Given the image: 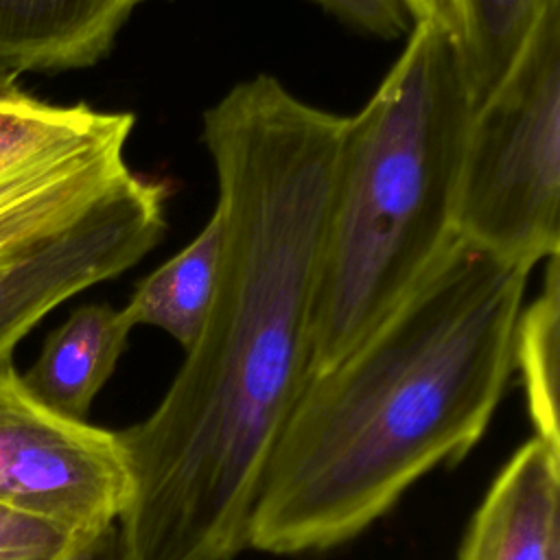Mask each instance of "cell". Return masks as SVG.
Wrapping results in <instances>:
<instances>
[{
	"instance_id": "cell-15",
	"label": "cell",
	"mask_w": 560,
	"mask_h": 560,
	"mask_svg": "<svg viewBox=\"0 0 560 560\" xmlns=\"http://www.w3.org/2000/svg\"><path fill=\"white\" fill-rule=\"evenodd\" d=\"M81 536L88 534L0 503V560H57Z\"/></svg>"
},
{
	"instance_id": "cell-10",
	"label": "cell",
	"mask_w": 560,
	"mask_h": 560,
	"mask_svg": "<svg viewBox=\"0 0 560 560\" xmlns=\"http://www.w3.org/2000/svg\"><path fill=\"white\" fill-rule=\"evenodd\" d=\"M131 326L120 308L83 304L55 328L22 383L48 409L85 420L127 348Z\"/></svg>"
},
{
	"instance_id": "cell-5",
	"label": "cell",
	"mask_w": 560,
	"mask_h": 560,
	"mask_svg": "<svg viewBox=\"0 0 560 560\" xmlns=\"http://www.w3.org/2000/svg\"><path fill=\"white\" fill-rule=\"evenodd\" d=\"M127 490L116 431L48 409L24 387L13 354L0 357V503L94 534L116 525Z\"/></svg>"
},
{
	"instance_id": "cell-3",
	"label": "cell",
	"mask_w": 560,
	"mask_h": 560,
	"mask_svg": "<svg viewBox=\"0 0 560 560\" xmlns=\"http://www.w3.org/2000/svg\"><path fill=\"white\" fill-rule=\"evenodd\" d=\"M472 112L455 35L416 22L372 98L346 122L308 376L359 346L453 238Z\"/></svg>"
},
{
	"instance_id": "cell-6",
	"label": "cell",
	"mask_w": 560,
	"mask_h": 560,
	"mask_svg": "<svg viewBox=\"0 0 560 560\" xmlns=\"http://www.w3.org/2000/svg\"><path fill=\"white\" fill-rule=\"evenodd\" d=\"M164 182L133 173L79 214L0 252V357L44 315L144 258L166 230Z\"/></svg>"
},
{
	"instance_id": "cell-2",
	"label": "cell",
	"mask_w": 560,
	"mask_h": 560,
	"mask_svg": "<svg viewBox=\"0 0 560 560\" xmlns=\"http://www.w3.org/2000/svg\"><path fill=\"white\" fill-rule=\"evenodd\" d=\"M529 271L453 234L402 302L302 385L267 464L247 547L352 540L429 470L466 455L514 372Z\"/></svg>"
},
{
	"instance_id": "cell-11",
	"label": "cell",
	"mask_w": 560,
	"mask_h": 560,
	"mask_svg": "<svg viewBox=\"0 0 560 560\" xmlns=\"http://www.w3.org/2000/svg\"><path fill=\"white\" fill-rule=\"evenodd\" d=\"M221 267V219L214 210L203 230L173 258L142 278L122 315L131 328L155 326L188 350L210 313Z\"/></svg>"
},
{
	"instance_id": "cell-9",
	"label": "cell",
	"mask_w": 560,
	"mask_h": 560,
	"mask_svg": "<svg viewBox=\"0 0 560 560\" xmlns=\"http://www.w3.org/2000/svg\"><path fill=\"white\" fill-rule=\"evenodd\" d=\"M144 2L0 0V70L18 77L94 66Z\"/></svg>"
},
{
	"instance_id": "cell-7",
	"label": "cell",
	"mask_w": 560,
	"mask_h": 560,
	"mask_svg": "<svg viewBox=\"0 0 560 560\" xmlns=\"http://www.w3.org/2000/svg\"><path fill=\"white\" fill-rule=\"evenodd\" d=\"M136 116L122 112L105 131L0 171V252L98 201L136 171L125 144Z\"/></svg>"
},
{
	"instance_id": "cell-14",
	"label": "cell",
	"mask_w": 560,
	"mask_h": 560,
	"mask_svg": "<svg viewBox=\"0 0 560 560\" xmlns=\"http://www.w3.org/2000/svg\"><path fill=\"white\" fill-rule=\"evenodd\" d=\"M122 112L85 103L55 105L28 94L15 74L0 70V171L39 153L92 138L112 127Z\"/></svg>"
},
{
	"instance_id": "cell-1",
	"label": "cell",
	"mask_w": 560,
	"mask_h": 560,
	"mask_svg": "<svg viewBox=\"0 0 560 560\" xmlns=\"http://www.w3.org/2000/svg\"><path fill=\"white\" fill-rule=\"evenodd\" d=\"M221 267L197 341L158 407L116 431L127 501L118 560H234L311 370L328 186L247 164L219 179Z\"/></svg>"
},
{
	"instance_id": "cell-4",
	"label": "cell",
	"mask_w": 560,
	"mask_h": 560,
	"mask_svg": "<svg viewBox=\"0 0 560 560\" xmlns=\"http://www.w3.org/2000/svg\"><path fill=\"white\" fill-rule=\"evenodd\" d=\"M455 234L527 271L560 254V0L472 112Z\"/></svg>"
},
{
	"instance_id": "cell-13",
	"label": "cell",
	"mask_w": 560,
	"mask_h": 560,
	"mask_svg": "<svg viewBox=\"0 0 560 560\" xmlns=\"http://www.w3.org/2000/svg\"><path fill=\"white\" fill-rule=\"evenodd\" d=\"M560 368V265L547 258L542 291L523 306L514 335V370L521 374L534 435L560 444L558 427Z\"/></svg>"
},
{
	"instance_id": "cell-12",
	"label": "cell",
	"mask_w": 560,
	"mask_h": 560,
	"mask_svg": "<svg viewBox=\"0 0 560 560\" xmlns=\"http://www.w3.org/2000/svg\"><path fill=\"white\" fill-rule=\"evenodd\" d=\"M553 0H457V48L472 107L505 81L529 33Z\"/></svg>"
},
{
	"instance_id": "cell-16",
	"label": "cell",
	"mask_w": 560,
	"mask_h": 560,
	"mask_svg": "<svg viewBox=\"0 0 560 560\" xmlns=\"http://www.w3.org/2000/svg\"><path fill=\"white\" fill-rule=\"evenodd\" d=\"M324 11L361 33L396 39L409 31V13L400 0H313Z\"/></svg>"
},
{
	"instance_id": "cell-8",
	"label": "cell",
	"mask_w": 560,
	"mask_h": 560,
	"mask_svg": "<svg viewBox=\"0 0 560 560\" xmlns=\"http://www.w3.org/2000/svg\"><path fill=\"white\" fill-rule=\"evenodd\" d=\"M455 560H560V444L534 435L499 470Z\"/></svg>"
},
{
	"instance_id": "cell-18",
	"label": "cell",
	"mask_w": 560,
	"mask_h": 560,
	"mask_svg": "<svg viewBox=\"0 0 560 560\" xmlns=\"http://www.w3.org/2000/svg\"><path fill=\"white\" fill-rule=\"evenodd\" d=\"M57 560H118L116 525L96 534L81 536L63 556Z\"/></svg>"
},
{
	"instance_id": "cell-17",
	"label": "cell",
	"mask_w": 560,
	"mask_h": 560,
	"mask_svg": "<svg viewBox=\"0 0 560 560\" xmlns=\"http://www.w3.org/2000/svg\"><path fill=\"white\" fill-rule=\"evenodd\" d=\"M411 22H433L448 33L459 37V13L457 0H400Z\"/></svg>"
}]
</instances>
